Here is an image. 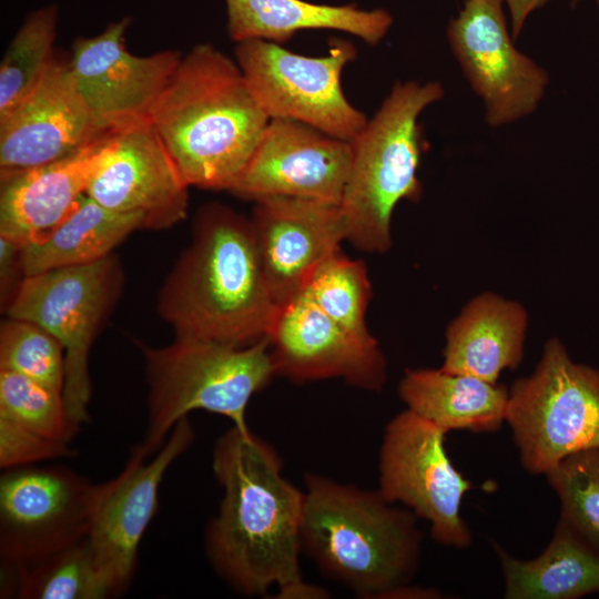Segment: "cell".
Masks as SVG:
<instances>
[{"label":"cell","instance_id":"3957f363","mask_svg":"<svg viewBox=\"0 0 599 599\" xmlns=\"http://www.w3.org/2000/svg\"><path fill=\"white\" fill-rule=\"evenodd\" d=\"M270 120L237 62L201 43L182 57L150 123L189 186L230 191Z\"/></svg>","mask_w":599,"mask_h":599},{"label":"cell","instance_id":"e575fe53","mask_svg":"<svg viewBox=\"0 0 599 599\" xmlns=\"http://www.w3.org/2000/svg\"><path fill=\"white\" fill-rule=\"evenodd\" d=\"M596 2H597V6H598V8H599V0H596Z\"/></svg>","mask_w":599,"mask_h":599},{"label":"cell","instance_id":"f1b7e54d","mask_svg":"<svg viewBox=\"0 0 599 599\" xmlns=\"http://www.w3.org/2000/svg\"><path fill=\"white\" fill-rule=\"evenodd\" d=\"M0 416L44 438L68 445L80 427L70 418L62 392L2 369Z\"/></svg>","mask_w":599,"mask_h":599},{"label":"cell","instance_id":"9c48e42d","mask_svg":"<svg viewBox=\"0 0 599 599\" xmlns=\"http://www.w3.org/2000/svg\"><path fill=\"white\" fill-rule=\"evenodd\" d=\"M235 61L255 99L270 119L307 124L336 139L353 142L367 123L346 99L341 75L355 58L348 41L332 42L328 54L307 57L263 39L237 42Z\"/></svg>","mask_w":599,"mask_h":599},{"label":"cell","instance_id":"8992f818","mask_svg":"<svg viewBox=\"0 0 599 599\" xmlns=\"http://www.w3.org/2000/svg\"><path fill=\"white\" fill-rule=\"evenodd\" d=\"M444 97L439 82H397L359 135L339 202L346 240L356 248L384 253L392 245L390 223L402 200L422 194L418 118Z\"/></svg>","mask_w":599,"mask_h":599},{"label":"cell","instance_id":"277c9868","mask_svg":"<svg viewBox=\"0 0 599 599\" xmlns=\"http://www.w3.org/2000/svg\"><path fill=\"white\" fill-rule=\"evenodd\" d=\"M304 484L302 548L326 578L367 599L412 582L424 539L413 511L318 474Z\"/></svg>","mask_w":599,"mask_h":599},{"label":"cell","instance_id":"484cf974","mask_svg":"<svg viewBox=\"0 0 599 599\" xmlns=\"http://www.w3.org/2000/svg\"><path fill=\"white\" fill-rule=\"evenodd\" d=\"M18 597L26 599H103L112 593L100 575L88 537L35 560L12 565Z\"/></svg>","mask_w":599,"mask_h":599},{"label":"cell","instance_id":"7a4b0ae2","mask_svg":"<svg viewBox=\"0 0 599 599\" xmlns=\"http://www.w3.org/2000/svg\"><path fill=\"white\" fill-rule=\"evenodd\" d=\"M158 307L176 337L237 346L267 337L280 305L267 285L251 221L222 204L202 207Z\"/></svg>","mask_w":599,"mask_h":599},{"label":"cell","instance_id":"8fae6325","mask_svg":"<svg viewBox=\"0 0 599 599\" xmlns=\"http://www.w3.org/2000/svg\"><path fill=\"white\" fill-rule=\"evenodd\" d=\"M98 485L63 466L6 469L0 479V552L17 565L88 537Z\"/></svg>","mask_w":599,"mask_h":599},{"label":"cell","instance_id":"7402d4cb","mask_svg":"<svg viewBox=\"0 0 599 599\" xmlns=\"http://www.w3.org/2000/svg\"><path fill=\"white\" fill-rule=\"evenodd\" d=\"M227 33L235 42L263 39L283 43L296 32L332 29L377 44L393 18L386 10H362L355 4L329 6L304 0H225Z\"/></svg>","mask_w":599,"mask_h":599},{"label":"cell","instance_id":"1f68e13d","mask_svg":"<svg viewBox=\"0 0 599 599\" xmlns=\"http://www.w3.org/2000/svg\"><path fill=\"white\" fill-rule=\"evenodd\" d=\"M68 444L37 435L0 416V467L11 469L48 459L72 456Z\"/></svg>","mask_w":599,"mask_h":599},{"label":"cell","instance_id":"83f0119b","mask_svg":"<svg viewBox=\"0 0 599 599\" xmlns=\"http://www.w3.org/2000/svg\"><path fill=\"white\" fill-rule=\"evenodd\" d=\"M304 292L339 325L358 336H373L365 322L372 286L362 261L335 252L316 268Z\"/></svg>","mask_w":599,"mask_h":599},{"label":"cell","instance_id":"4316f807","mask_svg":"<svg viewBox=\"0 0 599 599\" xmlns=\"http://www.w3.org/2000/svg\"><path fill=\"white\" fill-rule=\"evenodd\" d=\"M58 8L47 6L28 16L0 63V119L40 83L53 61Z\"/></svg>","mask_w":599,"mask_h":599},{"label":"cell","instance_id":"ba28073f","mask_svg":"<svg viewBox=\"0 0 599 599\" xmlns=\"http://www.w3.org/2000/svg\"><path fill=\"white\" fill-rule=\"evenodd\" d=\"M121 285V267L111 254L94 263L26 276L4 308L8 317L42 326L63 346V400L79 426L90 419V348Z\"/></svg>","mask_w":599,"mask_h":599},{"label":"cell","instance_id":"7c38bea8","mask_svg":"<svg viewBox=\"0 0 599 599\" xmlns=\"http://www.w3.org/2000/svg\"><path fill=\"white\" fill-rule=\"evenodd\" d=\"M447 39L465 78L483 101L488 125H507L537 110L549 75L515 47L502 0H466L448 24Z\"/></svg>","mask_w":599,"mask_h":599},{"label":"cell","instance_id":"52a82bcc","mask_svg":"<svg viewBox=\"0 0 599 599\" xmlns=\"http://www.w3.org/2000/svg\"><path fill=\"white\" fill-rule=\"evenodd\" d=\"M506 423L532 475L599 448V370L575 363L560 341L550 339L532 374L509 389Z\"/></svg>","mask_w":599,"mask_h":599},{"label":"cell","instance_id":"e0dca14e","mask_svg":"<svg viewBox=\"0 0 599 599\" xmlns=\"http://www.w3.org/2000/svg\"><path fill=\"white\" fill-rule=\"evenodd\" d=\"M189 187L146 121L111 133L87 195L112 211L140 215L146 230H163L186 217Z\"/></svg>","mask_w":599,"mask_h":599},{"label":"cell","instance_id":"5bb4252c","mask_svg":"<svg viewBox=\"0 0 599 599\" xmlns=\"http://www.w3.org/2000/svg\"><path fill=\"white\" fill-rule=\"evenodd\" d=\"M131 18L110 23L100 34L78 38L69 69L97 129L114 133L150 121L182 55L173 49L136 55L125 47Z\"/></svg>","mask_w":599,"mask_h":599},{"label":"cell","instance_id":"30bf717a","mask_svg":"<svg viewBox=\"0 0 599 599\" xmlns=\"http://www.w3.org/2000/svg\"><path fill=\"white\" fill-rule=\"evenodd\" d=\"M443 429L409 409L385 427L378 454V491L429 522L434 541L457 549L473 544L461 517L471 484L448 457Z\"/></svg>","mask_w":599,"mask_h":599},{"label":"cell","instance_id":"d590c367","mask_svg":"<svg viewBox=\"0 0 599 599\" xmlns=\"http://www.w3.org/2000/svg\"><path fill=\"white\" fill-rule=\"evenodd\" d=\"M576 2H578V0H572V3H576Z\"/></svg>","mask_w":599,"mask_h":599},{"label":"cell","instance_id":"ac0fdd59","mask_svg":"<svg viewBox=\"0 0 599 599\" xmlns=\"http://www.w3.org/2000/svg\"><path fill=\"white\" fill-rule=\"evenodd\" d=\"M250 221L267 285L280 306L301 294L346 240L339 203L272 196L255 202Z\"/></svg>","mask_w":599,"mask_h":599},{"label":"cell","instance_id":"4fadbf2b","mask_svg":"<svg viewBox=\"0 0 599 599\" xmlns=\"http://www.w3.org/2000/svg\"><path fill=\"white\" fill-rule=\"evenodd\" d=\"M194 436L189 418H182L153 459L144 461L149 456L136 445L121 473L98 485L88 540L112 596L121 593L132 579L142 536L158 509L163 477Z\"/></svg>","mask_w":599,"mask_h":599},{"label":"cell","instance_id":"d6a6232c","mask_svg":"<svg viewBox=\"0 0 599 599\" xmlns=\"http://www.w3.org/2000/svg\"><path fill=\"white\" fill-rule=\"evenodd\" d=\"M21 244L0 236V290L4 308L26 277L21 264Z\"/></svg>","mask_w":599,"mask_h":599},{"label":"cell","instance_id":"d6986e66","mask_svg":"<svg viewBox=\"0 0 599 599\" xmlns=\"http://www.w3.org/2000/svg\"><path fill=\"white\" fill-rule=\"evenodd\" d=\"M101 134L69 62L54 58L35 89L0 119V176L63 159Z\"/></svg>","mask_w":599,"mask_h":599},{"label":"cell","instance_id":"44dd1931","mask_svg":"<svg viewBox=\"0 0 599 599\" xmlns=\"http://www.w3.org/2000/svg\"><path fill=\"white\" fill-rule=\"evenodd\" d=\"M526 327L527 314L521 305L484 293L449 325L440 368L497 384L502 370L520 364Z\"/></svg>","mask_w":599,"mask_h":599},{"label":"cell","instance_id":"ffe728a7","mask_svg":"<svg viewBox=\"0 0 599 599\" xmlns=\"http://www.w3.org/2000/svg\"><path fill=\"white\" fill-rule=\"evenodd\" d=\"M110 135L58 161L0 176V236L22 246L44 241L87 194Z\"/></svg>","mask_w":599,"mask_h":599},{"label":"cell","instance_id":"2e32d148","mask_svg":"<svg viewBox=\"0 0 599 599\" xmlns=\"http://www.w3.org/2000/svg\"><path fill=\"white\" fill-rule=\"evenodd\" d=\"M352 156V142L298 121L271 119L230 192L255 202L287 196L339 203Z\"/></svg>","mask_w":599,"mask_h":599},{"label":"cell","instance_id":"6da1fadb","mask_svg":"<svg viewBox=\"0 0 599 599\" xmlns=\"http://www.w3.org/2000/svg\"><path fill=\"white\" fill-rule=\"evenodd\" d=\"M212 467L223 497L205 550L217 575L246 597L276 588L281 599L325 598L324 589L303 579L304 491L283 476L277 451L233 426L217 438Z\"/></svg>","mask_w":599,"mask_h":599},{"label":"cell","instance_id":"836d02e7","mask_svg":"<svg viewBox=\"0 0 599 599\" xmlns=\"http://www.w3.org/2000/svg\"><path fill=\"white\" fill-rule=\"evenodd\" d=\"M550 0H502L510 14L511 34L516 39L522 31L527 18Z\"/></svg>","mask_w":599,"mask_h":599},{"label":"cell","instance_id":"603a6c76","mask_svg":"<svg viewBox=\"0 0 599 599\" xmlns=\"http://www.w3.org/2000/svg\"><path fill=\"white\" fill-rule=\"evenodd\" d=\"M398 394L407 409L445 433H494L506 422L509 390L470 375L408 369Z\"/></svg>","mask_w":599,"mask_h":599},{"label":"cell","instance_id":"5b68a950","mask_svg":"<svg viewBox=\"0 0 599 599\" xmlns=\"http://www.w3.org/2000/svg\"><path fill=\"white\" fill-rule=\"evenodd\" d=\"M139 347L149 386L148 424L141 445L149 457L193 410L219 414L238 429L248 430V402L276 375L268 337L237 346L175 336L163 347L142 343Z\"/></svg>","mask_w":599,"mask_h":599},{"label":"cell","instance_id":"cb8c5ba5","mask_svg":"<svg viewBox=\"0 0 599 599\" xmlns=\"http://www.w3.org/2000/svg\"><path fill=\"white\" fill-rule=\"evenodd\" d=\"M504 576L505 599H576L599 592V550L559 518L550 542L521 560L494 544Z\"/></svg>","mask_w":599,"mask_h":599},{"label":"cell","instance_id":"d4e9b609","mask_svg":"<svg viewBox=\"0 0 599 599\" xmlns=\"http://www.w3.org/2000/svg\"><path fill=\"white\" fill-rule=\"evenodd\" d=\"M140 229H144L140 215L112 211L85 194L44 241L22 246L23 273L29 276L98 262Z\"/></svg>","mask_w":599,"mask_h":599},{"label":"cell","instance_id":"f546056e","mask_svg":"<svg viewBox=\"0 0 599 599\" xmlns=\"http://www.w3.org/2000/svg\"><path fill=\"white\" fill-rule=\"evenodd\" d=\"M545 476L560 500V518L599 550V448L567 456Z\"/></svg>","mask_w":599,"mask_h":599},{"label":"cell","instance_id":"4dcf8cb0","mask_svg":"<svg viewBox=\"0 0 599 599\" xmlns=\"http://www.w3.org/2000/svg\"><path fill=\"white\" fill-rule=\"evenodd\" d=\"M0 369L23 375L63 394L64 348L33 322L7 316L1 323Z\"/></svg>","mask_w":599,"mask_h":599},{"label":"cell","instance_id":"9a60e30c","mask_svg":"<svg viewBox=\"0 0 599 599\" xmlns=\"http://www.w3.org/2000/svg\"><path fill=\"white\" fill-rule=\"evenodd\" d=\"M267 337L275 374L297 384L339 378L378 392L387 380V363L374 336L339 325L304 291L280 306Z\"/></svg>","mask_w":599,"mask_h":599}]
</instances>
